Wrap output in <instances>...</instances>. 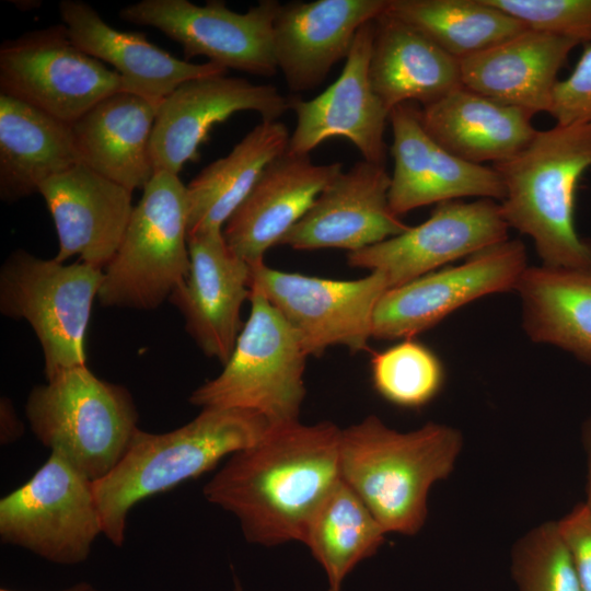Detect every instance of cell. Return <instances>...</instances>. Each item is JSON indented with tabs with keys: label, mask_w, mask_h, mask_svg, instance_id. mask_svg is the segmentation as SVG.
Returning a JSON list of instances; mask_svg holds the SVG:
<instances>
[{
	"label": "cell",
	"mask_w": 591,
	"mask_h": 591,
	"mask_svg": "<svg viewBox=\"0 0 591 591\" xmlns=\"http://www.w3.org/2000/svg\"><path fill=\"white\" fill-rule=\"evenodd\" d=\"M58 8L73 44L113 66L124 91L147 100L157 109L185 81L228 72L210 61L193 63L178 59L151 44L142 33L114 28L86 2L62 0Z\"/></svg>",
	"instance_id": "cell-23"
},
{
	"label": "cell",
	"mask_w": 591,
	"mask_h": 591,
	"mask_svg": "<svg viewBox=\"0 0 591 591\" xmlns=\"http://www.w3.org/2000/svg\"><path fill=\"white\" fill-rule=\"evenodd\" d=\"M0 591H16V590L1 588ZM62 591H100V590L93 587L91 583L82 581Z\"/></svg>",
	"instance_id": "cell-40"
},
{
	"label": "cell",
	"mask_w": 591,
	"mask_h": 591,
	"mask_svg": "<svg viewBox=\"0 0 591 591\" xmlns=\"http://www.w3.org/2000/svg\"><path fill=\"white\" fill-rule=\"evenodd\" d=\"M390 0H315L280 4L274 22L278 69L292 92L324 81L347 58L362 25L382 15Z\"/></svg>",
	"instance_id": "cell-21"
},
{
	"label": "cell",
	"mask_w": 591,
	"mask_h": 591,
	"mask_svg": "<svg viewBox=\"0 0 591 591\" xmlns=\"http://www.w3.org/2000/svg\"><path fill=\"white\" fill-rule=\"evenodd\" d=\"M158 109L147 100L116 92L71 124L80 163L130 189L154 175L150 141Z\"/></svg>",
	"instance_id": "cell-26"
},
{
	"label": "cell",
	"mask_w": 591,
	"mask_h": 591,
	"mask_svg": "<svg viewBox=\"0 0 591 591\" xmlns=\"http://www.w3.org/2000/svg\"><path fill=\"white\" fill-rule=\"evenodd\" d=\"M54 220L58 253L104 269L130 221L132 190L79 163L45 181L38 189Z\"/></svg>",
	"instance_id": "cell-20"
},
{
	"label": "cell",
	"mask_w": 591,
	"mask_h": 591,
	"mask_svg": "<svg viewBox=\"0 0 591 591\" xmlns=\"http://www.w3.org/2000/svg\"><path fill=\"white\" fill-rule=\"evenodd\" d=\"M190 265L169 301L202 352L224 364L242 329L241 309L251 293V266L227 244L222 231L188 235Z\"/></svg>",
	"instance_id": "cell-19"
},
{
	"label": "cell",
	"mask_w": 591,
	"mask_h": 591,
	"mask_svg": "<svg viewBox=\"0 0 591 591\" xmlns=\"http://www.w3.org/2000/svg\"><path fill=\"white\" fill-rule=\"evenodd\" d=\"M233 591H245L244 588L242 587L240 580L236 577H234Z\"/></svg>",
	"instance_id": "cell-41"
},
{
	"label": "cell",
	"mask_w": 591,
	"mask_h": 591,
	"mask_svg": "<svg viewBox=\"0 0 591 591\" xmlns=\"http://www.w3.org/2000/svg\"><path fill=\"white\" fill-rule=\"evenodd\" d=\"M251 312L229 360L189 396L201 408H237L262 415L270 427L299 421L309 357L289 323L251 288Z\"/></svg>",
	"instance_id": "cell-6"
},
{
	"label": "cell",
	"mask_w": 591,
	"mask_h": 591,
	"mask_svg": "<svg viewBox=\"0 0 591 591\" xmlns=\"http://www.w3.org/2000/svg\"><path fill=\"white\" fill-rule=\"evenodd\" d=\"M528 266L524 243L508 239L460 265L392 288L375 306L372 338L410 339L479 298L514 291Z\"/></svg>",
	"instance_id": "cell-13"
},
{
	"label": "cell",
	"mask_w": 591,
	"mask_h": 591,
	"mask_svg": "<svg viewBox=\"0 0 591 591\" xmlns=\"http://www.w3.org/2000/svg\"><path fill=\"white\" fill-rule=\"evenodd\" d=\"M590 166L591 121L537 130L522 151L493 165L506 192L502 217L532 239L543 266L591 269V239L575 225L578 184Z\"/></svg>",
	"instance_id": "cell-3"
},
{
	"label": "cell",
	"mask_w": 591,
	"mask_h": 591,
	"mask_svg": "<svg viewBox=\"0 0 591 591\" xmlns=\"http://www.w3.org/2000/svg\"><path fill=\"white\" fill-rule=\"evenodd\" d=\"M370 80L389 113L403 103L430 105L463 86L459 59L386 12L374 20Z\"/></svg>",
	"instance_id": "cell-25"
},
{
	"label": "cell",
	"mask_w": 591,
	"mask_h": 591,
	"mask_svg": "<svg viewBox=\"0 0 591 591\" xmlns=\"http://www.w3.org/2000/svg\"><path fill=\"white\" fill-rule=\"evenodd\" d=\"M340 433L331 421L270 427L228 457L204 496L237 519L250 543H304L315 512L340 479Z\"/></svg>",
	"instance_id": "cell-1"
},
{
	"label": "cell",
	"mask_w": 591,
	"mask_h": 591,
	"mask_svg": "<svg viewBox=\"0 0 591 591\" xmlns=\"http://www.w3.org/2000/svg\"><path fill=\"white\" fill-rule=\"evenodd\" d=\"M80 163L71 124L0 94V198L18 201Z\"/></svg>",
	"instance_id": "cell-28"
},
{
	"label": "cell",
	"mask_w": 591,
	"mask_h": 591,
	"mask_svg": "<svg viewBox=\"0 0 591 591\" xmlns=\"http://www.w3.org/2000/svg\"><path fill=\"white\" fill-rule=\"evenodd\" d=\"M288 109L290 99L271 84L227 73L185 81L158 108L150 141L154 172L178 175L185 163L199 159L211 128L236 112L253 111L275 121Z\"/></svg>",
	"instance_id": "cell-15"
},
{
	"label": "cell",
	"mask_w": 591,
	"mask_h": 591,
	"mask_svg": "<svg viewBox=\"0 0 591 591\" xmlns=\"http://www.w3.org/2000/svg\"><path fill=\"white\" fill-rule=\"evenodd\" d=\"M514 291L522 328L533 343L591 366V269L528 266Z\"/></svg>",
	"instance_id": "cell-29"
},
{
	"label": "cell",
	"mask_w": 591,
	"mask_h": 591,
	"mask_svg": "<svg viewBox=\"0 0 591 591\" xmlns=\"http://www.w3.org/2000/svg\"><path fill=\"white\" fill-rule=\"evenodd\" d=\"M385 12L459 60L526 28L487 0H390Z\"/></svg>",
	"instance_id": "cell-32"
},
{
	"label": "cell",
	"mask_w": 591,
	"mask_h": 591,
	"mask_svg": "<svg viewBox=\"0 0 591 591\" xmlns=\"http://www.w3.org/2000/svg\"><path fill=\"white\" fill-rule=\"evenodd\" d=\"M462 448L454 427L430 421L399 432L370 415L341 429L340 477L386 533L414 535L427 520L430 488L453 472Z\"/></svg>",
	"instance_id": "cell-2"
},
{
	"label": "cell",
	"mask_w": 591,
	"mask_h": 591,
	"mask_svg": "<svg viewBox=\"0 0 591 591\" xmlns=\"http://www.w3.org/2000/svg\"><path fill=\"white\" fill-rule=\"evenodd\" d=\"M120 91V76L74 45L62 23L25 32L0 46V94L68 124Z\"/></svg>",
	"instance_id": "cell-10"
},
{
	"label": "cell",
	"mask_w": 591,
	"mask_h": 591,
	"mask_svg": "<svg viewBox=\"0 0 591 591\" xmlns=\"http://www.w3.org/2000/svg\"><path fill=\"white\" fill-rule=\"evenodd\" d=\"M386 531L341 479L315 512L304 540L322 566L328 591H340L345 578L383 544Z\"/></svg>",
	"instance_id": "cell-31"
},
{
	"label": "cell",
	"mask_w": 591,
	"mask_h": 591,
	"mask_svg": "<svg viewBox=\"0 0 591 591\" xmlns=\"http://www.w3.org/2000/svg\"><path fill=\"white\" fill-rule=\"evenodd\" d=\"M390 185L385 165L362 159L328 183L279 244L350 253L403 233L409 225L390 207Z\"/></svg>",
	"instance_id": "cell-18"
},
{
	"label": "cell",
	"mask_w": 591,
	"mask_h": 591,
	"mask_svg": "<svg viewBox=\"0 0 591 591\" xmlns=\"http://www.w3.org/2000/svg\"><path fill=\"white\" fill-rule=\"evenodd\" d=\"M572 558L581 591H591V508L577 505L557 522Z\"/></svg>",
	"instance_id": "cell-37"
},
{
	"label": "cell",
	"mask_w": 591,
	"mask_h": 591,
	"mask_svg": "<svg viewBox=\"0 0 591 591\" xmlns=\"http://www.w3.org/2000/svg\"><path fill=\"white\" fill-rule=\"evenodd\" d=\"M526 28L591 45V0H487Z\"/></svg>",
	"instance_id": "cell-35"
},
{
	"label": "cell",
	"mask_w": 591,
	"mask_h": 591,
	"mask_svg": "<svg viewBox=\"0 0 591 591\" xmlns=\"http://www.w3.org/2000/svg\"><path fill=\"white\" fill-rule=\"evenodd\" d=\"M25 414L36 439L93 483L114 470L139 430L129 391L97 378L86 364L34 386Z\"/></svg>",
	"instance_id": "cell-5"
},
{
	"label": "cell",
	"mask_w": 591,
	"mask_h": 591,
	"mask_svg": "<svg viewBox=\"0 0 591 591\" xmlns=\"http://www.w3.org/2000/svg\"><path fill=\"white\" fill-rule=\"evenodd\" d=\"M289 140L283 123L262 120L227 157L207 165L186 186L188 235L222 231L265 167L288 150Z\"/></svg>",
	"instance_id": "cell-30"
},
{
	"label": "cell",
	"mask_w": 591,
	"mask_h": 591,
	"mask_svg": "<svg viewBox=\"0 0 591 591\" xmlns=\"http://www.w3.org/2000/svg\"><path fill=\"white\" fill-rule=\"evenodd\" d=\"M582 442L584 450L587 452L588 459V476H587V487H586V505L591 508V414L586 419L582 426Z\"/></svg>",
	"instance_id": "cell-39"
},
{
	"label": "cell",
	"mask_w": 591,
	"mask_h": 591,
	"mask_svg": "<svg viewBox=\"0 0 591 591\" xmlns=\"http://www.w3.org/2000/svg\"><path fill=\"white\" fill-rule=\"evenodd\" d=\"M250 266L251 288L283 316L308 356L320 357L335 345L352 352L368 349L375 306L391 289L382 273L334 280L277 270L264 260Z\"/></svg>",
	"instance_id": "cell-11"
},
{
	"label": "cell",
	"mask_w": 591,
	"mask_h": 591,
	"mask_svg": "<svg viewBox=\"0 0 591 591\" xmlns=\"http://www.w3.org/2000/svg\"><path fill=\"white\" fill-rule=\"evenodd\" d=\"M280 4L262 0L241 13L219 0H208L204 5L188 0H141L124 7L119 16L158 28L182 45L187 61L205 56L227 70L271 77L278 70L274 22Z\"/></svg>",
	"instance_id": "cell-12"
},
{
	"label": "cell",
	"mask_w": 591,
	"mask_h": 591,
	"mask_svg": "<svg viewBox=\"0 0 591 591\" xmlns=\"http://www.w3.org/2000/svg\"><path fill=\"white\" fill-rule=\"evenodd\" d=\"M103 269L13 251L0 269V312L26 321L44 355L46 381L86 364L85 337Z\"/></svg>",
	"instance_id": "cell-8"
},
{
	"label": "cell",
	"mask_w": 591,
	"mask_h": 591,
	"mask_svg": "<svg viewBox=\"0 0 591 591\" xmlns=\"http://www.w3.org/2000/svg\"><path fill=\"white\" fill-rule=\"evenodd\" d=\"M577 45L572 39L525 28L461 59L462 85L533 115L548 113L558 72Z\"/></svg>",
	"instance_id": "cell-24"
},
{
	"label": "cell",
	"mask_w": 591,
	"mask_h": 591,
	"mask_svg": "<svg viewBox=\"0 0 591 591\" xmlns=\"http://www.w3.org/2000/svg\"><path fill=\"white\" fill-rule=\"evenodd\" d=\"M24 433V425L19 418L12 401L2 396L0 399V442L8 445L19 440Z\"/></svg>",
	"instance_id": "cell-38"
},
{
	"label": "cell",
	"mask_w": 591,
	"mask_h": 591,
	"mask_svg": "<svg viewBox=\"0 0 591 591\" xmlns=\"http://www.w3.org/2000/svg\"><path fill=\"white\" fill-rule=\"evenodd\" d=\"M548 114L560 125L591 121V45H584L571 73L556 83Z\"/></svg>",
	"instance_id": "cell-36"
},
{
	"label": "cell",
	"mask_w": 591,
	"mask_h": 591,
	"mask_svg": "<svg viewBox=\"0 0 591 591\" xmlns=\"http://www.w3.org/2000/svg\"><path fill=\"white\" fill-rule=\"evenodd\" d=\"M511 572L519 591H581L557 522L537 525L514 544Z\"/></svg>",
	"instance_id": "cell-34"
},
{
	"label": "cell",
	"mask_w": 591,
	"mask_h": 591,
	"mask_svg": "<svg viewBox=\"0 0 591 591\" xmlns=\"http://www.w3.org/2000/svg\"><path fill=\"white\" fill-rule=\"evenodd\" d=\"M103 534L93 482L56 452L22 486L0 500L2 543L45 560L77 565Z\"/></svg>",
	"instance_id": "cell-9"
},
{
	"label": "cell",
	"mask_w": 591,
	"mask_h": 591,
	"mask_svg": "<svg viewBox=\"0 0 591 591\" xmlns=\"http://www.w3.org/2000/svg\"><path fill=\"white\" fill-rule=\"evenodd\" d=\"M426 131L451 154L474 164L498 163L522 151L537 129L532 113L464 86L420 109Z\"/></svg>",
	"instance_id": "cell-27"
},
{
	"label": "cell",
	"mask_w": 591,
	"mask_h": 591,
	"mask_svg": "<svg viewBox=\"0 0 591 591\" xmlns=\"http://www.w3.org/2000/svg\"><path fill=\"white\" fill-rule=\"evenodd\" d=\"M269 428L257 413L207 407L169 432L139 429L114 470L93 483L103 535L120 547L135 505L212 470L223 457L255 444Z\"/></svg>",
	"instance_id": "cell-4"
},
{
	"label": "cell",
	"mask_w": 591,
	"mask_h": 591,
	"mask_svg": "<svg viewBox=\"0 0 591 591\" xmlns=\"http://www.w3.org/2000/svg\"><path fill=\"white\" fill-rule=\"evenodd\" d=\"M371 376L374 390L385 401L403 408H419L441 392L445 370L428 346L410 338L374 354Z\"/></svg>",
	"instance_id": "cell-33"
},
{
	"label": "cell",
	"mask_w": 591,
	"mask_h": 591,
	"mask_svg": "<svg viewBox=\"0 0 591 591\" xmlns=\"http://www.w3.org/2000/svg\"><path fill=\"white\" fill-rule=\"evenodd\" d=\"M500 204L480 198L437 204L418 225L347 254L351 267L382 273L391 289L509 239Z\"/></svg>",
	"instance_id": "cell-14"
},
{
	"label": "cell",
	"mask_w": 591,
	"mask_h": 591,
	"mask_svg": "<svg viewBox=\"0 0 591 591\" xmlns=\"http://www.w3.org/2000/svg\"><path fill=\"white\" fill-rule=\"evenodd\" d=\"M341 171L340 162L315 164L310 154L287 150L265 167L224 224L228 246L250 265L263 262Z\"/></svg>",
	"instance_id": "cell-22"
},
{
	"label": "cell",
	"mask_w": 591,
	"mask_h": 591,
	"mask_svg": "<svg viewBox=\"0 0 591 591\" xmlns=\"http://www.w3.org/2000/svg\"><path fill=\"white\" fill-rule=\"evenodd\" d=\"M189 265L186 186L176 174L155 172L103 269L97 300L105 308L157 309Z\"/></svg>",
	"instance_id": "cell-7"
},
{
	"label": "cell",
	"mask_w": 591,
	"mask_h": 591,
	"mask_svg": "<svg viewBox=\"0 0 591 591\" xmlns=\"http://www.w3.org/2000/svg\"><path fill=\"white\" fill-rule=\"evenodd\" d=\"M374 21L358 31L340 76L311 100L290 99L297 117L288 151L309 154L327 139L345 138L363 160L385 165L384 139L390 113L375 94L370 80Z\"/></svg>",
	"instance_id": "cell-16"
},
{
	"label": "cell",
	"mask_w": 591,
	"mask_h": 591,
	"mask_svg": "<svg viewBox=\"0 0 591 591\" xmlns=\"http://www.w3.org/2000/svg\"><path fill=\"white\" fill-rule=\"evenodd\" d=\"M393 141L389 202L402 215L431 204L477 197L502 200L505 186L494 167L466 162L442 148L425 129L420 109L403 103L389 115Z\"/></svg>",
	"instance_id": "cell-17"
}]
</instances>
